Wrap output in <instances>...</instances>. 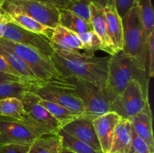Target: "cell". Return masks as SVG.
Returning <instances> with one entry per match:
<instances>
[{"label":"cell","instance_id":"9c48e42d","mask_svg":"<svg viewBox=\"0 0 154 153\" xmlns=\"http://www.w3.org/2000/svg\"><path fill=\"white\" fill-rule=\"evenodd\" d=\"M39 136H42L22 122L0 116V148L6 144L30 146Z\"/></svg>","mask_w":154,"mask_h":153},{"label":"cell","instance_id":"7c38bea8","mask_svg":"<svg viewBox=\"0 0 154 153\" xmlns=\"http://www.w3.org/2000/svg\"><path fill=\"white\" fill-rule=\"evenodd\" d=\"M62 129L77 139L90 145L94 149L102 152L93 126V120L87 117L80 116L65 125Z\"/></svg>","mask_w":154,"mask_h":153},{"label":"cell","instance_id":"d6a6232c","mask_svg":"<svg viewBox=\"0 0 154 153\" xmlns=\"http://www.w3.org/2000/svg\"><path fill=\"white\" fill-rule=\"evenodd\" d=\"M50 4L58 9H66L72 0H35Z\"/></svg>","mask_w":154,"mask_h":153},{"label":"cell","instance_id":"52a82bcc","mask_svg":"<svg viewBox=\"0 0 154 153\" xmlns=\"http://www.w3.org/2000/svg\"><path fill=\"white\" fill-rule=\"evenodd\" d=\"M0 43L11 48L29 66L35 76L40 81L66 80L58 71L51 58L42 55L29 46L12 42L5 38H0Z\"/></svg>","mask_w":154,"mask_h":153},{"label":"cell","instance_id":"44dd1931","mask_svg":"<svg viewBox=\"0 0 154 153\" xmlns=\"http://www.w3.org/2000/svg\"><path fill=\"white\" fill-rule=\"evenodd\" d=\"M62 148L61 136L58 134L43 135L30 145L29 153H60Z\"/></svg>","mask_w":154,"mask_h":153},{"label":"cell","instance_id":"9a60e30c","mask_svg":"<svg viewBox=\"0 0 154 153\" xmlns=\"http://www.w3.org/2000/svg\"><path fill=\"white\" fill-rule=\"evenodd\" d=\"M90 23L93 29L101 39L103 44V51L112 56L117 53L115 48L110 39L107 28L104 7L95 4H90Z\"/></svg>","mask_w":154,"mask_h":153},{"label":"cell","instance_id":"e575fe53","mask_svg":"<svg viewBox=\"0 0 154 153\" xmlns=\"http://www.w3.org/2000/svg\"><path fill=\"white\" fill-rule=\"evenodd\" d=\"M21 81L24 80L19 76L10 74L4 73V72H0V83L8 82H21Z\"/></svg>","mask_w":154,"mask_h":153},{"label":"cell","instance_id":"603a6c76","mask_svg":"<svg viewBox=\"0 0 154 153\" xmlns=\"http://www.w3.org/2000/svg\"><path fill=\"white\" fill-rule=\"evenodd\" d=\"M39 103L44 107L46 108L48 112L58 122L60 128L70 123L73 120L78 118V117L81 116L79 114L75 113V112L70 110L69 109L62 106V105L49 101V100H42V99L39 98Z\"/></svg>","mask_w":154,"mask_h":153},{"label":"cell","instance_id":"74e56055","mask_svg":"<svg viewBox=\"0 0 154 153\" xmlns=\"http://www.w3.org/2000/svg\"><path fill=\"white\" fill-rule=\"evenodd\" d=\"M2 2H0V13H2V12L4 11V10H2Z\"/></svg>","mask_w":154,"mask_h":153},{"label":"cell","instance_id":"f546056e","mask_svg":"<svg viewBox=\"0 0 154 153\" xmlns=\"http://www.w3.org/2000/svg\"><path fill=\"white\" fill-rule=\"evenodd\" d=\"M147 76L153 77L154 75V32L150 33L147 39Z\"/></svg>","mask_w":154,"mask_h":153},{"label":"cell","instance_id":"ffe728a7","mask_svg":"<svg viewBox=\"0 0 154 153\" xmlns=\"http://www.w3.org/2000/svg\"><path fill=\"white\" fill-rule=\"evenodd\" d=\"M5 14L10 22H12L27 31L42 34L51 40L54 28L46 26L36 21L33 18L26 16V15L22 14L5 13Z\"/></svg>","mask_w":154,"mask_h":153},{"label":"cell","instance_id":"7402d4cb","mask_svg":"<svg viewBox=\"0 0 154 153\" xmlns=\"http://www.w3.org/2000/svg\"><path fill=\"white\" fill-rule=\"evenodd\" d=\"M59 24L76 34L93 30L91 23L68 9H60Z\"/></svg>","mask_w":154,"mask_h":153},{"label":"cell","instance_id":"ba28073f","mask_svg":"<svg viewBox=\"0 0 154 153\" xmlns=\"http://www.w3.org/2000/svg\"><path fill=\"white\" fill-rule=\"evenodd\" d=\"M2 8L6 14H22L40 23L54 28L59 24L60 9L35 0H3Z\"/></svg>","mask_w":154,"mask_h":153},{"label":"cell","instance_id":"7a4b0ae2","mask_svg":"<svg viewBox=\"0 0 154 153\" xmlns=\"http://www.w3.org/2000/svg\"><path fill=\"white\" fill-rule=\"evenodd\" d=\"M123 31V53L129 57L135 67L147 73V38L141 13L135 4L122 18Z\"/></svg>","mask_w":154,"mask_h":153},{"label":"cell","instance_id":"f1b7e54d","mask_svg":"<svg viewBox=\"0 0 154 153\" xmlns=\"http://www.w3.org/2000/svg\"><path fill=\"white\" fill-rule=\"evenodd\" d=\"M129 153H154V151L149 147L144 140L136 134L132 129V146Z\"/></svg>","mask_w":154,"mask_h":153},{"label":"cell","instance_id":"2e32d148","mask_svg":"<svg viewBox=\"0 0 154 153\" xmlns=\"http://www.w3.org/2000/svg\"><path fill=\"white\" fill-rule=\"evenodd\" d=\"M132 124L122 118L114 129L109 153H129L132 146Z\"/></svg>","mask_w":154,"mask_h":153},{"label":"cell","instance_id":"cb8c5ba5","mask_svg":"<svg viewBox=\"0 0 154 153\" xmlns=\"http://www.w3.org/2000/svg\"><path fill=\"white\" fill-rule=\"evenodd\" d=\"M0 116H6L23 122L26 117L21 100L17 98H8L0 100Z\"/></svg>","mask_w":154,"mask_h":153},{"label":"cell","instance_id":"4fadbf2b","mask_svg":"<svg viewBox=\"0 0 154 153\" xmlns=\"http://www.w3.org/2000/svg\"><path fill=\"white\" fill-rule=\"evenodd\" d=\"M121 118L118 114L111 111L93 120L101 148L104 153H109L114 129Z\"/></svg>","mask_w":154,"mask_h":153},{"label":"cell","instance_id":"5bb4252c","mask_svg":"<svg viewBox=\"0 0 154 153\" xmlns=\"http://www.w3.org/2000/svg\"><path fill=\"white\" fill-rule=\"evenodd\" d=\"M107 28L110 39L117 52L122 51L123 46V31L122 18L116 7V0H110L104 8Z\"/></svg>","mask_w":154,"mask_h":153},{"label":"cell","instance_id":"8d00e7d4","mask_svg":"<svg viewBox=\"0 0 154 153\" xmlns=\"http://www.w3.org/2000/svg\"><path fill=\"white\" fill-rule=\"evenodd\" d=\"M60 153H76V152H74L71 151V150L68 149V148H62V150H61V152Z\"/></svg>","mask_w":154,"mask_h":153},{"label":"cell","instance_id":"d4e9b609","mask_svg":"<svg viewBox=\"0 0 154 153\" xmlns=\"http://www.w3.org/2000/svg\"><path fill=\"white\" fill-rule=\"evenodd\" d=\"M58 134L61 136L62 146L63 148H68L71 151L76 153H104L102 152L94 149L86 142L77 139L72 135L60 128L58 131Z\"/></svg>","mask_w":154,"mask_h":153},{"label":"cell","instance_id":"d590c367","mask_svg":"<svg viewBox=\"0 0 154 153\" xmlns=\"http://www.w3.org/2000/svg\"><path fill=\"white\" fill-rule=\"evenodd\" d=\"M8 22V19L4 11L2 13H0V38H2L4 36Z\"/></svg>","mask_w":154,"mask_h":153},{"label":"cell","instance_id":"5b68a950","mask_svg":"<svg viewBox=\"0 0 154 153\" xmlns=\"http://www.w3.org/2000/svg\"><path fill=\"white\" fill-rule=\"evenodd\" d=\"M73 83L84 106L82 116L93 120L111 111L112 100L106 88H100L94 84L78 78L66 79Z\"/></svg>","mask_w":154,"mask_h":153},{"label":"cell","instance_id":"83f0119b","mask_svg":"<svg viewBox=\"0 0 154 153\" xmlns=\"http://www.w3.org/2000/svg\"><path fill=\"white\" fill-rule=\"evenodd\" d=\"M135 4L141 13V20L147 38L154 32V13L151 0H135Z\"/></svg>","mask_w":154,"mask_h":153},{"label":"cell","instance_id":"836d02e7","mask_svg":"<svg viewBox=\"0 0 154 153\" xmlns=\"http://www.w3.org/2000/svg\"><path fill=\"white\" fill-rule=\"evenodd\" d=\"M0 72H4V73L10 74L14 75V76L20 77V76L18 74L17 72L15 71V70H14L10 65H9L8 63L7 62V61L5 59V58L1 55V54H0Z\"/></svg>","mask_w":154,"mask_h":153},{"label":"cell","instance_id":"d6986e66","mask_svg":"<svg viewBox=\"0 0 154 153\" xmlns=\"http://www.w3.org/2000/svg\"><path fill=\"white\" fill-rule=\"evenodd\" d=\"M0 54L7 61L9 65L14 69L23 80L27 82H34L40 81L35 76L29 66L25 61L14 52L11 48L0 43Z\"/></svg>","mask_w":154,"mask_h":153},{"label":"cell","instance_id":"277c9868","mask_svg":"<svg viewBox=\"0 0 154 153\" xmlns=\"http://www.w3.org/2000/svg\"><path fill=\"white\" fill-rule=\"evenodd\" d=\"M29 92L42 100L62 105L81 116L84 112L82 99L77 93L75 85L67 80L31 82Z\"/></svg>","mask_w":154,"mask_h":153},{"label":"cell","instance_id":"8992f818","mask_svg":"<svg viewBox=\"0 0 154 153\" xmlns=\"http://www.w3.org/2000/svg\"><path fill=\"white\" fill-rule=\"evenodd\" d=\"M148 107H150L148 86L143 85L138 80L133 79L113 102L111 111L118 114L121 118L129 119Z\"/></svg>","mask_w":154,"mask_h":153},{"label":"cell","instance_id":"3957f363","mask_svg":"<svg viewBox=\"0 0 154 153\" xmlns=\"http://www.w3.org/2000/svg\"><path fill=\"white\" fill-rule=\"evenodd\" d=\"M146 74L138 70L132 60L123 51L111 56L108 62L106 89L112 103L122 94L132 80H138L143 85L148 86L149 80L146 77Z\"/></svg>","mask_w":154,"mask_h":153},{"label":"cell","instance_id":"484cf974","mask_svg":"<svg viewBox=\"0 0 154 153\" xmlns=\"http://www.w3.org/2000/svg\"><path fill=\"white\" fill-rule=\"evenodd\" d=\"M110 0H72L66 9L74 12L90 23V4H95L105 8Z\"/></svg>","mask_w":154,"mask_h":153},{"label":"cell","instance_id":"8fae6325","mask_svg":"<svg viewBox=\"0 0 154 153\" xmlns=\"http://www.w3.org/2000/svg\"><path fill=\"white\" fill-rule=\"evenodd\" d=\"M3 38L33 48L50 58L54 52L51 40L48 38L27 31L10 22L8 23Z\"/></svg>","mask_w":154,"mask_h":153},{"label":"cell","instance_id":"ac0fdd59","mask_svg":"<svg viewBox=\"0 0 154 153\" xmlns=\"http://www.w3.org/2000/svg\"><path fill=\"white\" fill-rule=\"evenodd\" d=\"M132 129L144 140L150 148L154 151V139L152 127V114L150 107L136 114L129 118Z\"/></svg>","mask_w":154,"mask_h":153},{"label":"cell","instance_id":"e0dca14e","mask_svg":"<svg viewBox=\"0 0 154 153\" xmlns=\"http://www.w3.org/2000/svg\"><path fill=\"white\" fill-rule=\"evenodd\" d=\"M51 43L54 50H84V45L76 33L58 25L53 30Z\"/></svg>","mask_w":154,"mask_h":153},{"label":"cell","instance_id":"4316f807","mask_svg":"<svg viewBox=\"0 0 154 153\" xmlns=\"http://www.w3.org/2000/svg\"><path fill=\"white\" fill-rule=\"evenodd\" d=\"M29 82H8L0 83V100L8 98L21 99L26 92H29Z\"/></svg>","mask_w":154,"mask_h":153},{"label":"cell","instance_id":"30bf717a","mask_svg":"<svg viewBox=\"0 0 154 153\" xmlns=\"http://www.w3.org/2000/svg\"><path fill=\"white\" fill-rule=\"evenodd\" d=\"M27 116L34 123L42 128L47 134H57L60 129V124L54 116L39 103V98L27 92L20 99Z\"/></svg>","mask_w":154,"mask_h":153},{"label":"cell","instance_id":"4dcf8cb0","mask_svg":"<svg viewBox=\"0 0 154 153\" xmlns=\"http://www.w3.org/2000/svg\"><path fill=\"white\" fill-rule=\"evenodd\" d=\"M29 145L6 144L0 148V153H29Z\"/></svg>","mask_w":154,"mask_h":153},{"label":"cell","instance_id":"1f68e13d","mask_svg":"<svg viewBox=\"0 0 154 153\" xmlns=\"http://www.w3.org/2000/svg\"><path fill=\"white\" fill-rule=\"evenodd\" d=\"M134 4L135 0H116V7L120 17L123 18Z\"/></svg>","mask_w":154,"mask_h":153},{"label":"cell","instance_id":"f35d334b","mask_svg":"<svg viewBox=\"0 0 154 153\" xmlns=\"http://www.w3.org/2000/svg\"><path fill=\"white\" fill-rule=\"evenodd\" d=\"M2 1L3 0H0V2H2Z\"/></svg>","mask_w":154,"mask_h":153},{"label":"cell","instance_id":"6da1fadb","mask_svg":"<svg viewBox=\"0 0 154 153\" xmlns=\"http://www.w3.org/2000/svg\"><path fill=\"white\" fill-rule=\"evenodd\" d=\"M110 57H99L95 54L81 53L78 50H54L51 60L65 80L78 78L106 88Z\"/></svg>","mask_w":154,"mask_h":153}]
</instances>
